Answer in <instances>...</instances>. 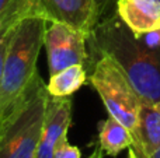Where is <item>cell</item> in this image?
<instances>
[{"label":"cell","mask_w":160,"mask_h":158,"mask_svg":"<svg viewBox=\"0 0 160 158\" xmlns=\"http://www.w3.org/2000/svg\"><path fill=\"white\" fill-rule=\"evenodd\" d=\"M52 158H82V151H80L76 146L70 144L69 139H68V136H66L56 146Z\"/></svg>","instance_id":"cell-13"},{"label":"cell","mask_w":160,"mask_h":158,"mask_svg":"<svg viewBox=\"0 0 160 158\" xmlns=\"http://www.w3.org/2000/svg\"><path fill=\"white\" fill-rule=\"evenodd\" d=\"M32 13V0H0V36Z\"/></svg>","instance_id":"cell-12"},{"label":"cell","mask_w":160,"mask_h":158,"mask_svg":"<svg viewBox=\"0 0 160 158\" xmlns=\"http://www.w3.org/2000/svg\"><path fill=\"white\" fill-rule=\"evenodd\" d=\"M88 158H102V151H101V148H96V150L91 153V156L88 157Z\"/></svg>","instance_id":"cell-17"},{"label":"cell","mask_w":160,"mask_h":158,"mask_svg":"<svg viewBox=\"0 0 160 158\" xmlns=\"http://www.w3.org/2000/svg\"><path fill=\"white\" fill-rule=\"evenodd\" d=\"M31 16L61 22L87 36L98 22L96 0H32Z\"/></svg>","instance_id":"cell-6"},{"label":"cell","mask_w":160,"mask_h":158,"mask_svg":"<svg viewBox=\"0 0 160 158\" xmlns=\"http://www.w3.org/2000/svg\"><path fill=\"white\" fill-rule=\"evenodd\" d=\"M112 2H114V0H96L97 14H98V21L104 16H107V11H108V8L111 7Z\"/></svg>","instance_id":"cell-16"},{"label":"cell","mask_w":160,"mask_h":158,"mask_svg":"<svg viewBox=\"0 0 160 158\" xmlns=\"http://www.w3.org/2000/svg\"><path fill=\"white\" fill-rule=\"evenodd\" d=\"M14 28L11 31H8L7 34H4L3 36H0V83H2V72H3V63H4V56H6V52H7L8 44L11 41V36H13ZM0 136H2V125H0Z\"/></svg>","instance_id":"cell-15"},{"label":"cell","mask_w":160,"mask_h":158,"mask_svg":"<svg viewBox=\"0 0 160 158\" xmlns=\"http://www.w3.org/2000/svg\"><path fill=\"white\" fill-rule=\"evenodd\" d=\"M149 158H160V147H159L158 150H156L155 153H153V154H152V156H150Z\"/></svg>","instance_id":"cell-19"},{"label":"cell","mask_w":160,"mask_h":158,"mask_svg":"<svg viewBox=\"0 0 160 158\" xmlns=\"http://www.w3.org/2000/svg\"><path fill=\"white\" fill-rule=\"evenodd\" d=\"M117 14L135 36L160 27V0H115Z\"/></svg>","instance_id":"cell-8"},{"label":"cell","mask_w":160,"mask_h":158,"mask_svg":"<svg viewBox=\"0 0 160 158\" xmlns=\"http://www.w3.org/2000/svg\"><path fill=\"white\" fill-rule=\"evenodd\" d=\"M72 122V101L70 97L58 98L48 94L44 125L38 143L35 158H52L56 146L68 132Z\"/></svg>","instance_id":"cell-7"},{"label":"cell","mask_w":160,"mask_h":158,"mask_svg":"<svg viewBox=\"0 0 160 158\" xmlns=\"http://www.w3.org/2000/svg\"><path fill=\"white\" fill-rule=\"evenodd\" d=\"M136 39L143 46H146L148 49H153V50L160 49V27L150 31V32L143 34V35L136 36Z\"/></svg>","instance_id":"cell-14"},{"label":"cell","mask_w":160,"mask_h":158,"mask_svg":"<svg viewBox=\"0 0 160 158\" xmlns=\"http://www.w3.org/2000/svg\"><path fill=\"white\" fill-rule=\"evenodd\" d=\"M87 41L88 36L75 28L61 22H48L44 46L47 49L49 76L75 64H82L86 69L91 66L86 49Z\"/></svg>","instance_id":"cell-5"},{"label":"cell","mask_w":160,"mask_h":158,"mask_svg":"<svg viewBox=\"0 0 160 158\" xmlns=\"http://www.w3.org/2000/svg\"><path fill=\"white\" fill-rule=\"evenodd\" d=\"M48 21L38 16H27L16 25L4 56L0 83V125L4 123L21 104L37 73Z\"/></svg>","instance_id":"cell-2"},{"label":"cell","mask_w":160,"mask_h":158,"mask_svg":"<svg viewBox=\"0 0 160 158\" xmlns=\"http://www.w3.org/2000/svg\"><path fill=\"white\" fill-rule=\"evenodd\" d=\"M87 42L97 55H108L117 62L143 102L160 101V49L143 46L117 11L97 22Z\"/></svg>","instance_id":"cell-1"},{"label":"cell","mask_w":160,"mask_h":158,"mask_svg":"<svg viewBox=\"0 0 160 158\" xmlns=\"http://www.w3.org/2000/svg\"><path fill=\"white\" fill-rule=\"evenodd\" d=\"M128 150H129V151H128V158H139L138 156H136L135 150H133L132 147H129V148H128Z\"/></svg>","instance_id":"cell-18"},{"label":"cell","mask_w":160,"mask_h":158,"mask_svg":"<svg viewBox=\"0 0 160 158\" xmlns=\"http://www.w3.org/2000/svg\"><path fill=\"white\" fill-rule=\"evenodd\" d=\"M87 80L101 98L108 116H112L128 128L133 137L132 147H135L143 100L133 88L122 69L108 55H98Z\"/></svg>","instance_id":"cell-4"},{"label":"cell","mask_w":160,"mask_h":158,"mask_svg":"<svg viewBox=\"0 0 160 158\" xmlns=\"http://www.w3.org/2000/svg\"><path fill=\"white\" fill-rule=\"evenodd\" d=\"M160 147V101L143 102L139 116V133L135 150L139 158H149Z\"/></svg>","instance_id":"cell-9"},{"label":"cell","mask_w":160,"mask_h":158,"mask_svg":"<svg viewBox=\"0 0 160 158\" xmlns=\"http://www.w3.org/2000/svg\"><path fill=\"white\" fill-rule=\"evenodd\" d=\"M86 81H87V69L82 64H75L49 76L47 91L51 97H72L84 86Z\"/></svg>","instance_id":"cell-11"},{"label":"cell","mask_w":160,"mask_h":158,"mask_svg":"<svg viewBox=\"0 0 160 158\" xmlns=\"http://www.w3.org/2000/svg\"><path fill=\"white\" fill-rule=\"evenodd\" d=\"M47 101V84L37 74L18 108L4 123L0 136V158H35Z\"/></svg>","instance_id":"cell-3"},{"label":"cell","mask_w":160,"mask_h":158,"mask_svg":"<svg viewBox=\"0 0 160 158\" xmlns=\"http://www.w3.org/2000/svg\"><path fill=\"white\" fill-rule=\"evenodd\" d=\"M98 143L102 153L117 157L125 148L132 147L133 137L128 128L112 116H108L98 126Z\"/></svg>","instance_id":"cell-10"}]
</instances>
